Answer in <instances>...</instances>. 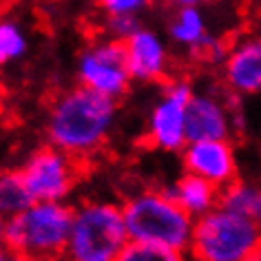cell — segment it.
I'll use <instances>...</instances> for the list:
<instances>
[{"label":"cell","instance_id":"cell-1","mask_svg":"<svg viewBox=\"0 0 261 261\" xmlns=\"http://www.w3.org/2000/svg\"><path fill=\"white\" fill-rule=\"evenodd\" d=\"M115 117L117 100L82 84L60 91L47 111V144L84 162L104 148L113 133Z\"/></svg>","mask_w":261,"mask_h":261},{"label":"cell","instance_id":"cell-2","mask_svg":"<svg viewBox=\"0 0 261 261\" xmlns=\"http://www.w3.org/2000/svg\"><path fill=\"white\" fill-rule=\"evenodd\" d=\"M75 206L67 201H34L5 221V248L24 261H62Z\"/></svg>","mask_w":261,"mask_h":261},{"label":"cell","instance_id":"cell-3","mask_svg":"<svg viewBox=\"0 0 261 261\" xmlns=\"http://www.w3.org/2000/svg\"><path fill=\"white\" fill-rule=\"evenodd\" d=\"M128 241L158 244L188 252L195 219L166 195L164 188H146L122 204Z\"/></svg>","mask_w":261,"mask_h":261},{"label":"cell","instance_id":"cell-4","mask_svg":"<svg viewBox=\"0 0 261 261\" xmlns=\"http://www.w3.org/2000/svg\"><path fill=\"white\" fill-rule=\"evenodd\" d=\"M126 244L122 204L87 199L75 206L62 261H115Z\"/></svg>","mask_w":261,"mask_h":261},{"label":"cell","instance_id":"cell-5","mask_svg":"<svg viewBox=\"0 0 261 261\" xmlns=\"http://www.w3.org/2000/svg\"><path fill=\"white\" fill-rule=\"evenodd\" d=\"M261 246V226L224 206L195 219L191 261H244Z\"/></svg>","mask_w":261,"mask_h":261},{"label":"cell","instance_id":"cell-6","mask_svg":"<svg viewBox=\"0 0 261 261\" xmlns=\"http://www.w3.org/2000/svg\"><path fill=\"white\" fill-rule=\"evenodd\" d=\"M82 160L54 144L36 148L20 166V175L34 201H67L82 177Z\"/></svg>","mask_w":261,"mask_h":261},{"label":"cell","instance_id":"cell-7","mask_svg":"<svg viewBox=\"0 0 261 261\" xmlns=\"http://www.w3.org/2000/svg\"><path fill=\"white\" fill-rule=\"evenodd\" d=\"M77 84L111 100H120L130 89V73L124 56V42L113 38H100L89 42L77 56Z\"/></svg>","mask_w":261,"mask_h":261},{"label":"cell","instance_id":"cell-8","mask_svg":"<svg viewBox=\"0 0 261 261\" xmlns=\"http://www.w3.org/2000/svg\"><path fill=\"white\" fill-rule=\"evenodd\" d=\"M193 84L186 77H168L146 120V142L158 151L181 153L186 138V107L193 97Z\"/></svg>","mask_w":261,"mask_h":261},{"label":"cell","instance_id":"cell-9","mask_svg":"<svg viewBox=\"0 0 261 261\" xmlns=\"http://www.w3.org/2000/svg\"><path fill=\"white\" fill-rule=\"evenodd\" d=\"M181 166L184 173L204 177L221 191L237 179V155L230 140L188 142L181 151Z\"/></svg>","mask_w":261,"mask_h":261},{"label":"cell","instance_id":"cell-10","mask_svg":"<svg viewBox=\"0 0 261 261\" xmlns=\"http://www.w3.org/2000/svg\"><path fill=\"white\" fill-rule=\"evenodd\" d=\"M124 56L133 82L158 84L171 77V54L158 31L142 27L124 40Z\"/></svg>","mask_w":261,"mask_h":261},{"label":"cell","instance_id":"cell-11","mask_svg":"<svg viewBox=\"0 0 261 261\" xmlns=\"http://www.w3.org/2000/svg\"><path fill=\"white\" fill-rule=\"evenodd\" d=\"M232 122L226 97L211 93H193L186 107V138L188 142L201 140H230Z\"/></svg>","mask_w":261,"mask_h":261},{"label":"cell","instance_id":"cell-12","mask_svg":"<svg viewBox=\"0 0 261 261\" xmlns=\"http://www.w3.org/2000/svg\"><path fill=\"white\" fill-rule=\"evenodd\" d=\"M226 89L237 95L261 93V36L234 42L221 64Z\"/></svg>","mask_w":261,"mask_h":261},{"label":"cell","instance_id":"cell-13","mask_svg":"<svg viewBox=\"0 0 261 261\" xmlns=\"http://www.w3.org/2000/svg\"><path fill=\"white\" fill-rule=\"evenodd\" d=\"M164 191H166V195H171L193 219H197L201 215L211 213L213 208H217L219 199H221V188H217L208 179L197 177V175H191V173H184L173 186H166Z\"/></svg>","mask_w":261,"mask_h":261},{"label":"cell","instance_id":"cell-14","mask_svg":"<svg viewBox=\"0 0 261 261\" xmlns=\"http://www.w3.org/2000/svg\"><path fill=\"white\" fill-rule=\"evenodd\" d=\"M219 206L244 215L246 219L261 226V184L246 179H234L221 191Z\"/></svg>","mask_w":261,"mask_h":261},{"label":"cell","instance_id":"cell-15","mask_svg":"<svg viewBox=\"0 0 261 261\" xmlns=\"http://www.w3.org/2000/svg\"><path fill=\"white\" fill-rule=\"evenodd\" d=\"M206 34H208L206 20L201 16V11L197 9V5L177 7L175 16L168 22V36H171V40L184 49H193Z\"/></svg>","mask_w":261,"mask_h":261},{"label":"cell","instance_id":"cell-16","mask_svg":"<svg viewBox=\"0 0 261 261\" xmlns=\"http://www.w3.org/2000/svg\"><path fill=\"white\" fill-rule=\"evenodd\" d=\"M34 204L20 171H0V217L5 221Z\"/></svg>","mask_w":261,"mask_h":261},{"label":"cell","instance_id":"cell-17","mask_svg":"<svg viewBox=\"0 0 261 261\" xmlns=\"http://www.w3.org/2000/svg\"><path fill=\"white\" fill-rule=\"evenodd\" d=\"M27 49L29 40L22 24L14 18H0V67L20 60Z\"/></svg>","mask_w":261,"mask_h":261},{"label":"cell","instance_id":"cell-18","mask_svg":"<svg viewBox=\"0 0 261 261\" xmlns=\"http://www.w3.org/2000/svg\"><path fill=\"white\" fill-rule=\"evenodd\" d=\"M115 261H188V252L144 241H128Z\"/></svg>","mask_w":261,"mask_h":261},{"label":"cell","instance_id":"cell-19","mask_svg":"<svg viewBox=\"0 0 261 261\" xmlns=\"http://www.w3.org/2000/svg\"><path fill=\"white\" fill-rule=\"evenodd\" d=\"M228 49H230V44H228L224 38L206 34L191 49V54L197 58L199 62H204V64H215V67H221L224 60H226V56H228Z\"/></svg>","mask_w":261,"mask_h":261},{"label":"cell","instance_id":"cell-20","mask_svg":"<svg viewBox=\"0 0 261 261\" xmlns=\"http://www.w3.org/2000/svg\"><path fill=\"white\" fill-rule=\"evenodd\" d=\"M142 29V22L138 16H107L104 18V36L113 40H128L135 31Z\"/></svg>","mask_w":261,"mask_h":261},{"label":"cell","instance_id":"cell-21","mask_svg":"<svg viewBox=\"0 0 261 261\" xmlns=\"http://www.w3.org/2000/svg\"><path fill=\"white\" fill-rule=\"evenodd\" d=\"M153 0H97L107 16H140Z\"/></svg>","mask_w":261,"mask_h":261},{"label":"cell","instance_id":"cell-22","mask_svg":"<svg viewBox=\"0 0 261 261\" xmlns=\"http://www.w3.org/2000/svg\"><path fill=\"white\" fill-rule=\"evenodd\" d=\"M0 261H24L22 257H18V254L16 252H11L9 250V248H0Z\"/></svg>","mask_w":261,"mask_h":261},{"label":"cell","instance_id":"cell-23","mask_svg":"<svg viewBox=\"0 0 261 261\" xmlns=\"http://www.w3.org/2000/svg\"><path fill=\"white\" fill-rule=\"evenodd\" d=\"M175 7H191V5H197L199 0H171Z\"/></svg>","mask_w":261,"mask_h":261},{"label":"cell","instance_id":"cell-24","mask_svg":"<svg viewBox=\"0 0 261 261\" xmlns=\"http://www.w3.org/2000/svg\"><path fill=\"white\" fill-rule=\"evenodd\" d=\"M244 261H261V246L257 248V250H252Z\"/></svg>","mask_w":261,"mask_h":261},{"label":"cell","instance_id":"cell-25","mask_svg":"<svg viewBox=\"0 0 261 261\" xmlns=\"http://www.w3.org/2000/svg\"><path fill=\"white\" fill-rule=\"evenodd\" d=\"M5 246V219L0 217V248Z\"/></svg>","mask_w":261,"mask_h":261},{"label":"cell","instance_id":"cell-26","mask_svg":"<svg viewBox=\"0 0 261 261\" xmlns=\"http://www.w3.org/2000/svg\"><path fill=\"white\" fill-rule=\"evenodd\" d=\"M199 3H217V0H199Z\"/></svg>","mask_w":261,"mask_h":261},{"label":"cell","instance_id":"cell-27","mask_svg":"<svg viewBox=\"0 0 261 261\" xmlns=\"http://www.w3.org/2000/svg\"><path fill=\"white\" fill-rule=\"evenodd\" d=\"M9 3H16V0H9Z\"/></svg>","mask_w":261,"mask_h":261}]
</instances>
